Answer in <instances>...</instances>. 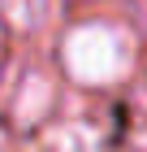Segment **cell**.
Returning a JSON list of instances; mask_svg holds the SVG:
<instances>
[{
	"label": "cell",
	"mask_w": 147,
	"mask_h": 152,
	"mask_svg": "<svg viewBox=\"0 0 147 152\" xmlns=\"http://www.w3.org/2000/svg\"><path fill=\"white\" fill-rule=\"evenodd\" d=\"M61 61L74 83L82 87H108L121 83L134 65V39L117 22H82L61 39Z\"/></svg>",
	"instance_id": "obj_1"
},
{
	"label": "cell",
	"mask_w": 147,
	"mask_h": 152,
	"mask_svg": "<svg viewBox=\"0 0 147 152\" xmlns=\"http://www.w3.org/2000/svg\"><path fill=\"white\" fill-rule=\"evenodd\" d=\"M35 152H87V139L78 130H48L43 139L35 143Z\"/></svg>",
	"instance_id": "obj_4"
},
{
	"label": "cell",
	"mask_w": 147,
	"mask_h": 152,
	"mask_svg": "<svg viewBox=\"0 0 147 152\" xmlns=\"http://www.w3.org/2000/svg\"><path fill=\"white\" fill-rule=\"evenodd\" d=\"M52 9H56V0H0V18L13 22L17 31H39V26H48Z\"/></svg>",
	"instance_id": "obj_3"
},
{
	"label": "cell",
	"mask_w": 147,
	"mask_h": 152,
	"mask_svg": "<svg viewBox=\"0 0 147 152\" xmlns=\"http://www.w3.org/2000/svg\"><path fill=\"white\" fill-rule=\"evenodd\" d=\"M52 104H56L52 78L43 70H26L22 83H17V91H13V117H17V126H39L52 113Z\"/></svg>",
	"instance_id": "obj_2"
}]
</instances>
